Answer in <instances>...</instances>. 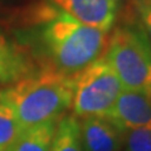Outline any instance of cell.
<instances>
[{"label":"cell","instance_id":"obj_4","mask_svg":"<svg viewBox=\"0 0 151 151\" xmlns=\"http://www.w3.org/2000/svg\"><path fill=\"white\" fill-rule=\"evenodd\" d=\"M124 88L105 57L73 74V115L78 119L105 116Z\"/></svg>","mask_w":151,"mask_h":151},{"label":"cell","instance_id":"obj_11","mask_svg":"<svg viewBox=\"0 0 151 151\" xmlns=\"http://www.w3.org/2000/svg\"><path fill=\"white\" fill-rule=\"evenodd\" d=\"M23 131L13 107L0 94V151H10Z\"/></svg>","mask_w":151,"mask_h":151},{"label":"cell","instance_id":"obj_14","mask_svg":"<svg viewBox=\"0 0 151 151\" xmlns=\"http://www.w3.org/2000/svg\"><path fill=\"white\" fill-rule=\"evenodd\" d=\"M149 1H150V3H151V0H149Z\"/></svg>","mask_w":151,"mask_h":151},{"label":"cell","instance_id":"obj_2","mask_svg":"<svg viewBox=\"0 0 151 151\" xmlns=\"http://www.w3.org/2000/svg\"><path fill=\"white\" fill-rule=\"evenodd\" d=\"M24 130L57 122L72 107L73 76L42 64L19 81L0 89Z\"/></svg>","mask_w":151,"mask_h":151},{"label":"cell","instance_id":"obj_10","mask_svg":"<svg viewBox=\"0 0 151 151\" xmlns=\"http://www.w3.org/2000/svg\"><path fill=\"white\" fill-rule=\"evenodd\" d=\"M55 125L48 122L24 130L10 151H50Z\"/></svg>","mask_w":151,"mask_h":151},{"label":"cell","instance_id":"obj_6","mask_svg":"<svg viewBox=\"0 0 151 151\" xmlns=\"http://www.w3.org/2000/svg\"><path fill=\"white\" fill-rule=\"evenodd\" d=\"M103 117L124 132L151 127V96L124 89L115 105Z\"/></svg>","mask_w":151,"mask_h":151},{"label":"cell","instance_id":"obj_9","mask_svg":"<svg viewBox=\"0 0 151 151\" xmlns=\"http://www.w3.org/2000/svg\"><path fill=\"white\" fill-rule=\"evenodd\" d=\"M50 151H84L78 117L65 113L57 121Z\"/></svg>","mask_w":151,"mask_h":151},{"label":"cell","instance_id":"obj_5","mask_svg":"<svg viewBox=\"0 0 151 151\" xmlns=\"http://www.w3.org/2000/svg\"><path fill=\"white\" fill-rule=\"evenodd\" d=\"M52 5L88 27L108 32L113 28L120 0H49Z\"/></svg>","mask_w":151,"mask_h":151},{"label":"cell","instance_id":"obj_13","mask_svg":"<svg viewBox=\"0 0 151 151\" xmlns=\"http://www.w3.org/2000/svg\"><path fill=\"white\" fill-rule=\"evenodd\" d=\"M132 9L139 19L140 28L151 43V3L149 0H131Z\"/></svg>","mask_w":151,"mask_h":151},{"label":"cell","instance_id":"obj_12","mask_svg":"<svg viewBox=\"0 0 151 151\" xmlns=\"http://www.w3.org/2000/svg\"><path fill=\"white\" fill-rule=\"evenodd\" d=\"M124 145L126 151H151V127L125 131Z\"/></svg>","mask_w":151,"mask_h":151},{"label":"cell","instance_id":"obj_3","mask_svg":"<svg viewBox=\"0 0 151 151\" xmlns=\"http://www.w3.org/2000/svg\"><path fill=\"white\" fill-rule=\"evenodd\" d=\"M103 57L125 91L151 96V43L140 27H116Z\"/></svg>","mask_w":151,"mask_h":151},{"label":"cell","instance_id":"obj_7","mask_svg":"<svg viewBox=\"0 0 151 151\" xmlns=\"http://www.w3.org/2000/svg\"><path fill=\"white\" fill-rule=\"evenodd\" d=\"M84 151H121L124 131L103 116L79 119Z\"/></svg>","mask_w":151,"mask_h":151},{"label":"cell","instance_id":"obj_1","mask_svg":"<svg viewBox=\"0 0 151 151\" xmlns=\"http://www.w3.org/2000/svg\"><path fill=\"white\" fill-rule=\"evenodd\" d=\"M33 43L50 65L73 76L103 57L110 34L76 20L48 1L33 8L29 15Z\"/></svg>","mask_w":151,"mask_h":151},{"label":"cell","instance_id":"obj_8","mask_svg":"<svg viewBox=\"0 0 151 151\" xmlns=\"http://www.w3.org/2000/svg\"><path fill=\"white\" fill-rule=\"evenodd\" d=\"M33 70L30 52L0 33V84H12Z\"/></svg>","mask_w":151,"mask_h":151}]
</instances>
